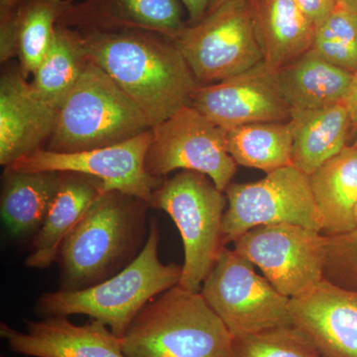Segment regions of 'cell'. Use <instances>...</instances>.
Instances as JSON below:
<instances>
[{"instance_id":"obj_27","label":"cell","mask_w":357,"mask_h":357,"mask_svg":"<svg viewBox=\"0 0 357 357\" xmlns=\"http://www.w3.org/2000/svg\"><path fill=\"white\" fill-rule=\"evenodd\" d=\"M312 49L332 64L357 72V14L342 0L317 26Z\"/></svg>"},{"instance_id":"obj_16","label":"cell","mask_w":357,"mask_h":357,"mask_svg":"<svg viewBox=\"0 0 357 357\" xmlns=\"http://www.w3.org/2000/svg\"><path fill=\"white\" fill-rule=\"evenodd\" d=\"M59 107L35 95L20 67L0 79V165L44 149L55 126Z\"/></svg>"},{"instance_id":"obj_36","label":"cell","mask_w":357,"mask_h":357,"mask_svg":"<svg viewBox=\"0 0 357 357\" xmlns=\"http://www.w3.org/2000/svg\"><path fill=\"white\" fill-rule=\"evenodd\" d=\"M354 218H356V230H357V206L356 208V211H354Z\"/></svg>"},{"instance_id":"obj_32","label":"cell","mask_w":357,"mask_h":357,"mask_svg":"<svg viewBox=\"0 0 357 357\" xmlns=\"http://www.w3.org/2000/svg\"><path fill=\"white\" fill-rule=\"evenodd\" d=\"M351 119V130L357 129V72L354 75L351 89L345 100Z\"/></svg>"},{"instance_id":"obj_12","label":"cell","mask_w":357,"mask_h":357,"mask_svg":"<svg viewBox=\"0 0 357 357\" xmlns=\"http://www.w3.org/2000/svg\"><path fill=\"white\" fill-rule=\"evenodd\" d=\"M151 130L119 144L88 151L59 153L37 150L16 160L8 168L21 172L84 174L102 181L107 191L122 192L149 204L165 178L153 177L145 168Z\"/></svg>"},{"instance_id":"obj_2","label":"cell","mask_w":357,"mask_h":357,"mask_svg":"<svg viewBox=\"0 0 357 357\" xmlns=\"http://www.w3.org/2000/svg\"><path fill=\"white\" fill-rule=\"evenodd\" d=\"M149 208L131 195L102 192L61 245V290L91 287L128 266L146 243Z\"/></svg>"},{"instance_id":"obj_37","label":"cell","mask_w":357,"mask_h":357,"mask_svg":"<svg viewBox=\"0 0 357 357\" xmlns=\"http://www.w3.org/2000/svg\"><path fill=\"white\" fill-rule=\"evenodd\" d=\"M1 357H3V356H1Z\"/></svg>"},{"instance_id":"obj_31","label":"cell","mask_w":357,"mask_h":357,"mask_svg":"<svg viewBox=\"0 0 357 357\" xmlns=\"http://www.w3.org/2000/svg\"><path fill=\"white\" fill-rule=\"evenodd\" d=\"M189 13L188 25H195L204 20L213 0H180Z\"/></svg>"},{"instance_id":"obj_6","label":"cell","mask_w":357,"mask_h":357,"mask_svg":"<svg viewBox=\"0 0 357 357\" xmlns=\"http://www.w3.org/2000/svg\"><path fill=\"white\" fill-rule=\"evenodd\" d=\"M150 208L165 211L177 225L185 259L178 285L201 292L223 248L222 220L227 206L225 192L204 174L182 170L154 192Z\"/></svg>"},{"instance_id":"obj_13","label":"cell","mask_w":357,"mask_h":357,"mask_svg":"<svg viewBox=\"0 0 357 357\" xmlns=\"http://www.w3.org/2000/svg\"><path fill=\"white\" fill-rule=\"evenodd\" d=\"M191 105L225 130L258 122H288L292 112L275 72L264 62L220 83L199 86Z\"/></svg>"},{"instance_id":"obj_22","label":"cell","mask_w":357,"mask_h":357,"mask_svg":"<svg viewBox=\"0 0 357 357\" xmlns=\"http://www.w3.org/2000/svg\"><path fill=\"white\" fill-rule=\"evenodd\" d=\"M292 165L307 176L347 148L351 119L347 103L326 109L292 110Z\"/></svg>"},{"instance_id":"obj_34","label":"cell","mask_w":357,"mask_h":357,"mask_svg":"<svg viewBox=\"0 0 357 357\" xmlns=\"http://www.w3.org/2000/svg\"><path fill=\"white\" fill-rule=\"evenodd\" d=\"M357 14V0H342Z\"/></svg>"},{"instance_id":"obj_29","label":"cell","mask_w":357,"mask_h":357,"mask_svg":"<svg viewBox=\"0 0 357 357\" xmlns=\"http://www.w3.org/2000/svg\"><path fill=\"white\" fill-rule=\"evenodd\" d=\"M328 260L325 277L357 284V230L342 236H328Z\"/></svg>"},{"instance_id":"obj_8","label":"cell","mask_w":357,"mask_h":357,"mask_svg":"<svg viewBox=\"0 0 357 357\" xmlns=\"http://www.w3.org/2000/svg\"><path fill=\"white\" fill-rule=\"evenodd\" d=\"M201 294L234 337L293 325L290 298L234 249H222Z\"/></svg>"},{"instance_id":"obj_17","label":"cell","mask_w":357,"mask_h":357,"mask_svg":"<svg viewBox=\"0 0 357 357\" xmlns=\"http://www.w3.org/2000/svg\"><path fill=\"white\" fill-rule=\"evenodd\" d=\"M58 24L84 30H136L175 40L185 29L178 0H84Z\"/></svg>"},{"instance_id":"obj_30","label":"cell","mask_w":357,"mask_h":357,"mask_svg":"<svg viewBox=\"0 0 357 357\" xmlns=\"http://www.w3.org/2000/svg\"><path fill=\"white\" fill-rule=\"evenodd\" d=\"M338 0H295L305 15L318 26L337 6Z\"/></svg>"},{"instance_id":"obj_14","label":"cell","mask_w":357,"mask_h":357,"mask_svg":"<svg viewBox=\"0 0 357 357\" xmlns=\"http://www.w3.org/2000/svg\"><path fill=\"white\" fill-rule=\"evenodd\" d=\"M293 325L323 357H357V291L324 279L291 299Z\"/></svg>"},{"instance_id":"obj_5","label":"cell","mask_w":357,"mask_h":357,"mask_svg":"<svg viewBox=\"0 0 357 357\" xmlns=\"http://www.w3.org/2000/svg\"><path fill=\"white\" fill-rule=\"evenodd\" d=\"M151 129L140 107L89 61L61 103L44 149L59 153L88 151L119 144Z\"/></svg>"},{"instance_id":"obj_26","label":"cell","mask_w":357,"mask_h":357,"mask_svg":"<svg viewBox=\"0 0 357 357\" xmlns=\"http://www.w3.org/2000/svg\"><path fill=\"white\" fill-rule=\"evenodd\" d=\"M227 151L237 166L271 173L292 165L293 124L258 122L225 130Z\"/></svg>"},{"instance_id":"obj_33","label":"cell","mask_w":357,"mask_h":357,"mask_svg":"<svg viewBox=\"0 0 357 357\" xmlns=\"http://www.w3.org/2000/svg\"><path fill=\"white\" fill-rule=\"evenodd\" d=\"M28 0H0V17L9 15Z\"/></svg>"},{"instance_id":"obj_7","label":"cell","mask_w":357,"mask_h":357,"mask_svg":"<svg viewBox=\"0 0 357 357\" xmlns=\"http://www.w3.org/2000/svg\"><path fill=\"white\" fill-rule=\"evenodd\" d=\"M199 86L220 83L263 63L248 0H229L187 25L174 40Z\"/></svg>"},{"instance_id":"obj_1","label":"cell","mask_w":357,"mask_h":357,"mask_svg":"<svg viewBox=\"0 0 357 357\" xmlns=\"http://www.w3.org/2000/svg\"><path fill=\"white\" fill-rule=\"evenodd\" d=\"M86 57L146 115L152 128L191 105L199 86L173 40L136 30H77Z\"/></svg>"},{"instance_id":"obj_21","label":"cell","mask_w":357,"mask_h":357,"mask_svg":"<svg viewBox=\"0 0 357 357\" xmlns=\"http://www.w3.org/2000/svg\"><path fill=\"white\" fill-rule=\"evenodd\" d=\"M354 75L310 49L275 72L277 84L291 110H317L345 102Z\"/></svg>"},{"instance_id":"obj_28","label":"cell","mask_w":357,"mask_h":357,"mask_svg":"<svg viewBox=\"0 0 357 357\" xmlns=\"http://www.w3.org/2000/svg\"><path fill=\"white\" fill-rule=\"evenodd\" d=\"M232 357H323L311 338L294 325L234 337Z\"/></svg>"},{"instance_id":"obj_4","label":"cell","mask_w":357,"mask_h":357,"mask_svg":"<svg viewBox=\"0 0 357 357\" xmlns=\"http://www.w3.org/2000/svg\"><path fill=\"white\" fill-rule=\"evenodd\" d=\"M121 340L126 357H232L234 337L201 292L177 285L150 301Z\"/></svg>"},{"instance_id":"obj_10","label":"cell","mask_w":357,"mask_h":357,"mask_svg":"<svg viewBox=\"0 0 357 357\" xmlns=\"http://www.w3.org/2000/svg\"><path fill=\"white\" fill-rule=\"evenodd\" d=\"M145 168L153 177L164 178L177 170L208 176L225 192L231 184L237 164L227 147L225 129L192 105L152 128Z\"/></svg>"},{"instance_id":"obj_3","label":"cell","mask_w":357,"mask_h":357,"mask_svg":"<svg viewBox=\"0 0 357 357\" xmlns=\"http://www.w3.org/2000/svg\"><path fill=\"white\" fill-rule=\"evenodd\" d=\"M159 243L158 225L152 220L144 248L128 266L91 287L44 293L36 312L44 317L86 314L121 338L150 301L180 283L183 267L161 262Z\"/></svg>"},{"instance_id":"obj_11","label":"cell","mask_w":357,"mask_h":357,"mask_svg":"<svg viewBox=\"0 0 357 357\" xmlns=\"http://www.w3.org/2000/svg\"><path fill=\"white\" fill-rule=\"evenodd\" d=\"M328 243V236L317 230L278 223L248 230L234 241V249L294 299L325 279Z\"/></svg>"},{"instance_id":"obj_9","label":"cell","mask_w":357,"mask_h":357,"mask_svg":"<svg viewBox=\"0 0 357 357\" xmlns=\"http://www.w3.org/2000/svg\"><path fill=\"white\" fill-rule=\"evenodd\" d=\"M227 206L222 220L223 244L234 243L248 230L290 223L323 234V220L310 177L293 165L266 174L257 182L225 189Z\"/></svg>"},{"instance_id":"obj_20","label":"cell","mask_w":357,"mask_h":357,"mask_svg":"<svg viewBox=\"0 0 357 357\" xmlns=\"http://www.w3.org/2000/svg\"><path fill=\"white\" fill-rule=\"evenodd\" d=\"M263 62L276 72L312 48L316 26L295 0H248Z\"/></svg>"},{"instance_id":"obj_18","label":"cell","mask_w":357,"mask_h":357,"mask_svg":"<svg viewBox=\"0 0 357 357\" xmlns=\"http://www.w3.org/2000/svg\"><path fill=\"white\" fill-rule=\"evenodd\" d=\"M74 0H28L0 17V60L17 57L23 76H33L50 48L56 26Z\"/></svg>"},{"instance_id":"obj_15","label":"cell","mask_w":357,"mask_h":357,"mask_svg":"<svg viewBox=\"0 0 357 357\" xmlns=\"http://www.w3.org/2000/svg\"><path fill=\"white\" fill-rule=\"evenodd\" d=\"M0 337L11 351L26 356L126 357L121 338L93 319L77 326L68 317H45L42 321H26L24 332L1 323Z\"/></svg>"},{"instance_id":"obj_24","label":"cell","mask_w":357,"mask_h":357,"mask_svg":"<svg viewBox=\"0 0 357 357\" xmlns=\"http://www.w3.org/2000/svg\"><path fill=\"white\" fill-rule=\"evenodd\" d=\"M61 172H21L6 167L2 178L0 211L11 236H36L59 185Z\"/></svg>"},{"instance_id":"obj_35","label":"cell","mask_w":357,"mask_h":357,"mask_svg":"<svg viewBox=\"0 0 357 357\" xmlns=\"http://www.w3.org/2000/svg\"><path fill=\"white\" fill-rule=\"evenodd\" d=\"M227 1H229V0H213L210 8H208V11L211 10V9L217 8V7L222 6V3Z\"/></svg>"},{"instance_id":"obj_19","label":"cell","mask_w":357,"mask_h":357,"mask_svg":"<svg viewBox=\"0 0 357 357\" xmlns=\"http://www.w3.org/2000/svg\"><path fill=\"white\" fill-rule=\"evenodd\" d=\"M105 191V184L98 178L79 173H63L43 225L33 239L32 252L26 259V266L45 270L57 262L66 237Z\"/></svg>"},{"instance_id":"obj_25","label":"cell","mask_w":357,"mask_h":357,"mask_svg":"<svg viewBox=\"0 0 357 357\" xmlns=\"http://www.w3.org/2000/svg\"><path fill=\"white\" fill-rule=\"evenodd\" d=\"M89 62L79 31L58 24L50 48L33 74V91L43 102L60 107Z\"/></svg>"},{"instance_id":"obj_23","label":"cell","mask_w":357,"mask_h":357,"mask_svg":"<svg viewBox=\"0 0 357 357\" xmlns=\"http://www.w3.org/2000/svg\"><path fill=\"white\" fill-rule=\"evenodd\" d=\"M309 177L323 234L342 236L356 230L357 147L344 148Z\"/></svg>"}]
</instances>
